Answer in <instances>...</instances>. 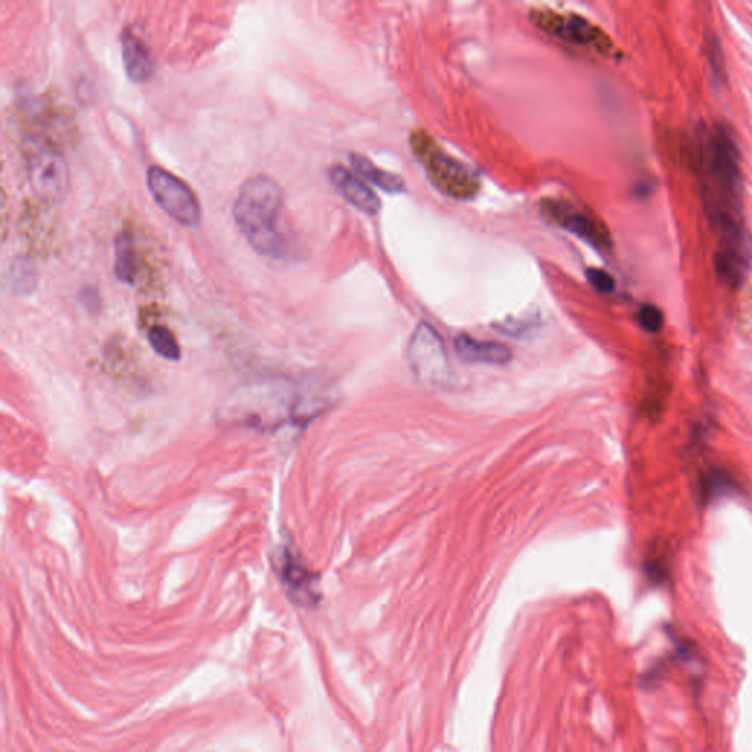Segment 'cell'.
Returning a JSON list of instances; mask_svg holds the SVG:
<instances>
[{
    "label": "cell",
    "instance_id": "6da1fadb",
    "mask_svg": "<svg viewBox=\"0 0 752 752\" xmlns=\"http://www.w3.org/2000/svg\"><path fill=\"white\" fill-rule=\"evenodd\" d=\"M741 162L728 131L705 127L697 144V166L705 213L720 237V249L744 250L742 244Z\"/></svg>",
    "mask_w": 752,
    "mask_h": 752
},
{
    "label": "cell",
    "instance_id": "7402d4cb",
    "mask_svg": "<svg viewBox=\"0 0 752 752\" xmlns=\"http://www.w3.org/2000/svg\"><path fill=\"white\" fill-rule=\"evenodd\" d=\"M81 302L84 303V306L89 307L90 310H96L97 307L100 306V297L96 288H84V290L81 291Z\"/></svg>",
    "mask_w": 752,
    "mask_h": 752
},
{
    "label": "cell",
    "instance_id": "2e32d148",
    "mask_svg": "<svg viewBox=\"0 0 752 752\" xmlns=\"http://www.w3.org/2000/svg\"><path fill=\"white\" fill-rule=\"evenodd\" d=\"M350 164H352L354 171L357 174L362 175L369 183L374 184L375 187L381 188L385 193L399 194L406 190V183L399 177V175L393 174V172L385 171V169L378 168L366 156L359 155V153H353L350 155Z\"/></svg>",
    "mask_w": 752,
    "mask_h": 752
},
{
    "label": "cell",
    "instance_id": "4fadbf2b",
    "mask_svg": "<svg viewBox=\"0 0 752 752\" xmlns=\"http://www.w3.org/2000/svg\"><path fill=\"white\" fill-rule=\"evenodd\" d=\"M122 62L125 72L133 83L143 84L152 78L153 59L146 43L131 31H125L121 36Z\"/></svg>",
    "mask_w": 752,
    "mask_h": 752
},
{
    "label": "cell",
    "instance_id": "277c9868",
    "mask_svg": "<svg viewBox=\"0 0 752 752\" xmlns=\"http://www.w3.org/2000/svg\"><path fill=\"white\" fill-rule=\"evenodd\" d=\"M410 147L428 174L429 180L441 193L451 199L470 200L481 190V181L476 172L459 159L448 155L437 140L423 128L413 131L410 136Z\"/></svg>",
    "mask_w": 752,
    "mask_h": 752
},
{
    "label": "cell",
    "instance_id": "3957f363",
    "mask_svg": "<svg viewBox=\"0 0 752 752\" xmlns=\"http://www.w3.org/2000/svg\"><path fill=\"white\" fill-rule=\"evenodd\" d=\"M281 209V187L268 175L250 178L235 197V225L250 247L263 258L284 259L287 256V240L278 230Z\"/></svg>",
    "mask_w": 752,
    "mask_h": 752
},
{
    "label": "cell",
    "instance_id": "e0dca14e",
    "mask_svg": "<svg viewBox=\"0 0 752 752\" xmlns=\"http://www.w3.org/2000/svg\"><path fill=\"white\" fill-rule=\"evenodd\" d=\"M716 271L720 280L725 281L729 287H738L747 271L744 252L720 249L716 255Z\"/></svg>",
    "mask_w": 752,
    "mask_h": 752
},
{
    "label": "cell",
    "instance_id": "8fae6325",
    "mask_svg": "<svg viewBox=\"0 0 752 752\" xmlns=\"http://www.w3.org/2000/svg\"><path fill=\"white\" fill-rule=\"evenodd\" d=\"M25 117L31 119V131L28 136L40 137L49 143L61 147L74 139L75 125L71 112L59 105L53 97L42 96L40 99L24 102Z\"/></svg>",
    "mask_w": 752,
    "mask_h": 752
},
{
    "label": "cell",
    "instance_id": "ac0fdd59",
    "mask_svg": "<svg viewBox=\"0 0 752 752\" xmlns=\"http://www.w3.org/2000/svg\"><path fill=\"white\" fill-rule=\"evenodd\" d=\"M37 281L39 278H37L36 263L24 256L15 258L9 268V282H11L12 290L20 296H28L36 290Z\"/></svg>",
    "mask_w": 752,
    "mask_h": 752
},
{
    "label": "cell",
    "instance_id": "d6986e66",
    "mask_svg": "<svg viewBox=\"0 0 752 752\" xmlns=\"http://www.w3.org/2000/svg\"><path fill=\"white\" fill-rule=\"evenodd\" d=\"M147 340H149L150 347L159 356L164 357L166 360H171V362L180 360V346H178V341L175 340L174 334L168 328L162 327V325H155V327L149 329Z\"/></svg>",
    "mask_w": 752,
    "mask_h": 752
},
{
    "label": "cell",
    "instance_id": "7c38bea8",
    "mask_svg": "<svg viewBox=\"0 0 752 752\" xmlns=\"http://www.w3.org/2000/svg\"><path fill=\"white\" fill-rule=\"evenodd\" d=\"M328 178L335 190L354 208L372 216L381 211V200L375 191L349 169L340 165L332 166L328 171Z\"/></svg>",
    "mask_w": 752,
    "mask_h": 752
},
{
    "label": "cell",
    "instance_id": "ba28073f",
    "mask_svg": "<svg viewBox=\"0 0 752 752\" xmlns=\"http://www.w3.org/2000/svg\"><path fill=\"white\" fill-rule=\"evenodd\" d=\"M529 18L535 27L540 28L548 36L556 37L570 45L591 47L603 55H609L613 50L609 36L581 15L572 12L563 14L553 9H532Z\"/></svg>",
    "mask_w": 752,
    "mask_h": 752
},
{
    "label": "cell",
    "instance_id": "5b68a950",
    "mask_svg": "<svg viewBox=\"0 0 752 752\" xmlns=\"http://www.w3.org/2000/svg\"><path fill=\"white\" fill-rule=\"evenodd\" d=\"M23 158L28 183L37 199L49 205L61 202L70 187V169L59 147L27 134Z\"/></svg>",
    "mask_w": 752,
    "mask_h": 752
},
{
    "label": "cell",
    "instance_id": "9a60e30c",
    "mask_svg": "<svg viewBox=\"0 0 752 752\" xmlns=\"http://www.w3.org/2000/svg\"><path fill=\"white\" fill-rule=\"evenodd\" d=\"M115 275L125 284H133L139 275V252L131 231H122L115 240Z\"/></svg>",
    "mask_w": 752,
    "mask_h": 752
},
{
    "label": "cell",
    "instance_id": "30bf717a",
    "mask_svg": "<svg viewBox=\"0 0 752 752\" xmlns=\"http://www.w3.org/2000/svg\"><path fill=\"white\" fill-rule=\"evenodd\" d=\"M541 212L563 230L587 241L589 246L601 252L611 250V237L606 225L594 215L566 200L542 199Z\"/></svg>",
    "mask_w": 752,
    "mask_h": 752
},
{
    "label": "cell",
    "instance_id": "7a4b0ae2",
    "mask_svg": "<svg viewBox=\"0 0 752 752\" xmlns=\"http://www.w3.org/2000/svg\"><path fill=\"white\" fill-rule=\"evenodd\" d=\"M325 400L287 379L255 382L238 390L221 407L222 422L260 431H277L285 423L305 426L318 415Z\"/></svg>",
    "mask_w": 752,
    "mask_h": 752
},
{
    "label": "cell",
    "instance_id": "52a82bcc",
    "mask_svg": "<svg viewBox=\"0 0 752 752\" xmlns=\"http://www.w3.org/2000/svg\"><path fill=\"white\" fill-rule=\"evenodd\" d=\"M147 187L162 211L184 227H196L202 219L199 200L180 178L161 166H150Z\"/></svg>",
    "mask_w": 752,
    "mask_h": 752
},
{
    "label": "cell",
    "instance_id": "44dd1931",
    "mask_svg": "<svg viewBox=\"0 0 752 752\" xmlns=\"http://www.w3.org/2000/svg\"><path fill=\"white\" fill-rule=\"evenodd\" d=\"M587 280L598 293L609 294L614 291V280L609 272L600 268L587 269Z\"/></svg>",
    "mask_w": 752,
    "mask_h": 752
},
{
    "label": "cell",
    "instance_id": "5bb4252c",
    "mask_svg": "<svg viewBox=\"0 0 752 752\" xmlns=\"http://www.w3.org/2000/svg\"><path fill=\"white\" fill-rule=\"evenodd\" d=\"M456 352L463 360L470 363H484V365H504L512 359V352L504 344L493 341L475 340L469 335L456 338Z\"/></svg>",
    "mask_w": 752,
    "mask_h": 752
},
{
    "label": "cell",
    "instance_id": "8992f818",
    "mask_svg": "<svg viewBox=\"0 0 752 752\" xmlns=\"http://www.w3.org/2000/svg\"><path fill=\"white\" fill-rule=\"evenodd\" d=\"M410 368L421 384L432 390H447L453 384L446 347L434 328L421 324L409 344Z\"/></svg>",
    "mask_w": 752,
    "mask_h": 752
},
{
    "label": "cell",
    "instance_id": "ffe728a7",
    "mask_svg": "<svg viewBox=\"0 0 752 752\" xmlns=\"http://www.w3.org/2000/svg\"><path fill=\"white\" fill-rule=\"evenodd\" d=\"M638 321L645 331L656 334L663 327V313L656 306L645 305L639 309Z\"/></svg>",
    "mask_w": 752,
    "mask_h": 752
},
{
    "label": "cell",
    "instance_id": "9c48e42d",
    "mask_svg": "<svg viewBox=\"0 0 752 752\" xmlns=\"http://www.w3.org/2000/svg\"><path fill=\"white\" fill-rule=\"evenodd\" d=\"M275 573L280 579L282 591L294 606L312 609L321 600L318 576L303 563L293 548L282 545L274 554Z\"/></svg>",
    "mask_w": 752,
    "mask_h": 752
}]
</instances>
